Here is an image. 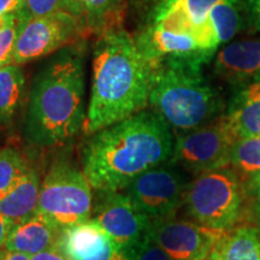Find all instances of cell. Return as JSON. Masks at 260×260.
I'll return each instance as SVG.
<instances>
[{"label":"cell","instance_id":"6da1fadb","mask_svg":"<svg viewBox=\"0 0 260 260\" xmlns=\"http://www.w3.org/2000/svg\"><path fill=\"white\" fill-rule=\"evenodd\" d=\"M174 146L170 125L142 110L92 134L83 148V172L94 189H125L145 171L170 160Z\"/></svg>","mask_w":260,"mask_h":260},{"label":"cell","instance_id":"7a4b0ae2","mask_svg":"<svg viewBox=\"0 0 260 260\" xmlns=\"http://www.w3.org/2000/svg\"><path fill=\"white\" fill-rule=\"evenodd\" d=\"M157 64L123 29H110L94 48L93 79L84 132L92 135L129 118L149 100Z\"/></svg>","mask_w":260,"mask_h":260},{"label":"cell","instance_id":"3957f363","mask_svg":"<svg viewBox=\"0 0 260 260\" xmlns=\"http://www.w3.org/2000/svg\"><path fill=\"white\" fill-rule=\"evenodd\" d=\"M84 65L77 52L67 50L37 74L29 95L23 136L39 148L59 147L83 129Z\"/></svg>","mask_w":260,"mask_h":260},{"label":"cell","instance_id":"277c9868","mask_svg":"<svg viewBox=\"0 0 260 260\" xmlns=\"http://www.w3.org/2000/svg\"><path fill=\"white\" fill-rule=\"evenodd\" d=\"M211 54L169 57L155 67L148 103L177 132L207 124L220 111L218 93L201 73V65Z\"/></svg>","mask_w":260,"mask_h":260},{"label":"cell","instance_id":"5b68a950","mask_svg":"<svg viewBox=\"0 0 260 260\" xmlns=\"http://www.w3.org/2000/svg\"><path fill=\"white\" fill-rule=\"evenodd\" d=\"M242 200V181L225 167L197 175L188 184L183 204L194 222L228 232L240 219Z\"/></svg>","mask_w":260,"mask_h":260},{"label":"cell","instance_id":"8992f818","mask_svg":"<svg viewBox=\"0 0 260 260\" xmlns=\"http://www.w3.org/2000/svg\"><path fill=\"white\" fill-rule=\"evenodd\" d=\"M92 205V186L84 172L68 161L54 162L41 182L38 212L64 230L89 219Z\"/></svg>","mask_w":260,"mask_h":260},{"label":"cell","instance_id":"52a82bcc","mask_svg":"<svg viewBox=\"0 0 260 260\" xmlns=\"http://www.w3.org/2000/svg\"><path fill=\"white\" fill-rule=\"evenodd\" d=\"M239 136L225 117L181 135L169 162L199 175L230 165V151Z\"/></svg>","mask_w":260,"mask_h":260},{"label":"cell","instance_id":"ba28073f","mask_svg":"<svg viewBox=\"0 0 260 260\" xmlns=\"http://www.w3.org/2000/svg\"><path fill=\"white\" fill-rule=\"evenodd\" d=\"M77 29V17L69 12L34 17L25 9L19 18L12 64L21 65L48 56L74 39Z\"/></svg>","mask_w":260,"mask_h":260},{"label":"cell","instance_id":"9c48e42d","mask_svg":"<svg viewBox=\"0 0 260 260\" xmlns=\"http://www.w3.org/2000/svg\"><path fill=\"white\" fill-rule=\"evenodd\" d=\"M189 182L176 165L145 171L125 188V194L152 219L168 218L184 203Z\"/></svg>","mask_w":260,"mask_h":260},{"label":"cell","instance_id":"30bf717a","mask_svg":"<svg viewBox=\"0 0 260 260\" xmlns=\"http://www.w3.org/2000/svg\"><path fill=\"white\" fill-rule=\"evenodd\" d=\"M94 219L116 246L132 252L148 236L153 219L145 214L121 190H98Z\"/></svg>","mask_w":260,"mask_h":260},{"label":"cell","instance_id":"8fae6325","mask_svg":"<svg viewBox=\"0 0 260 260\" xmlns=\"http://www.w3.org/2000/svg\"><path fill=\"white\" fill-rule=\"evenodd\" d=\"M224 233L168 217L154 219L148 235L174 260H199L212 251Z\"/></svg>","mask_w":260,"mask_h":260},{"label":"cell","instance_id":"7c38bea8","mask_svg":"<svg viewBox=\"0 0 260 260\" xmlns=\"http://www.w3.org/2000/svg\"><path fill=\"white\" fill-rule=\"evenodd\" d=\"M214 71L219 77L239 87L260 79V40L228 45L217 56Z\"/></svg>","mask_w":260,"mask_h":260},{"label":"cell","instance_id":"4fadbf2b","mask_svg":"<svg viewBox=\"0 0 260 260\" xmlns=\"http://www.w3.org/2000/svg\"><path fill=\"white\" fill-rule=\"evenodd\" d=\"M61 232L56 224L40 212L16 223L10 233L5 248L28 255L54 248L59 242Z\"/></svg>","mask_w":260,"mask_h":260},{"label":"cell","instance_id":"5bb4252c","mask_svg":"<svg viewBox=\"0 0 260 260\" xmlns=\"http://www.w3.org/2000/svg\"><path fill=\"white\" fill-rule=\"evenodd\" d=\"M95 219H87L61 232L58 248L70 260H87L99 254L110 241Z\"/></svg>","mask_w":260,"mask_h":260},{"label":"cell","instance_id":"9a60e30c","mask_svg":"<svg viewBox=\"0 0 260 260\" xmlns=\"http://www.w3.org/2000/svg\"><path fill=\"white\" fill-rule=\"evenodd\" d=\"M225 118L239 138L260 135V79L240 87Z\"/></svg>","mask_w":260,"mask_h":260},{"label":"cell","instance_id":"2e32d148","mask_svg":"<svg viewBox=\"0 0 260 260\" xmlns=\"http://www.w3.org/2000/svg\"><path fill=\"white\" fill-rule=\"evenodd\" d=\"M41 182L38 172L30 169L11 191L0 198V212L15 224L37 212Z\"/></svg>","mask_w":260,"mask_h":260},{"label":"cell","instance_id":"e0dca14e","mask_svg":"<svg viewBox=\"0 0 260 260\" xmlns=\"http://www.w3.org/2000/svg\"><path fill=\"white\" fill-rule=\"evenodd\" d=\"M218 260H260V234L255 228L228 230L213 247Z\"/></svg>","mask_w":260,"mask_h":260},{"label":"cell","instance_id":"ac0fdd59","mask_svg":"<svg viewBox=\"0 0 260 260\" xmlns=\"http://www.w3.org/2000/svg\"><path fill=\"white\" fill-rule=\"evenodd\" d=\"M230 168L249 186L260 175V135L239 138L230 151Z\"/></svg>","mask_w":260,"mask_h":260},{"label":"cell","instance_id":"d6986e66","mask_svg":"<svg viewBox=\"0 0 260 260\" xmlns=\"http://www.w3.org/2000/svg\"><path fill=\"white\" fill-rule=\"evenodd\" d=\"M24 92V74L16 64L0 68V123L12 119L21 105Z\"/></svg>","mask_w":260,"mask_h":260},{"label":"cell","instance_id":"ffe728a7","mask_svg":"<svg viewBox=\"0 0 260 260\" xmlns=\"http://www.w3.org/2000/svg\"><path fill=\"white\" fill-rule=\"evenodd\" d=\"M209 19L219 44L229 41L239 30L240 16L236 0H219L211 10Z\"/></svg>","mask_w":260,"mask_h":260},{"label":"cell","instance_id":"44dd1931","mask_svg":"<svg viewBox=\"0 0 260 260\" xmlns=\"http://www.w3.org/2000/svg\"><path fill=\"white\" fill-rule=\"evenodd\" d=\"M27 162L14 148L0 151V198L11 191L28 171Z\"/></svg>","mask_w":260,"mask_h":260},{"label":"cell","instance_id":"7402d4cb","mask_svg":"<svg viewBox=\"0 0 260 260\" xmlns=\"http://www.w3.org/2000/svg\"><path fill=\"white\" fill-rule=\"evenodd\" d=\"M121 0H69L70 14L77 18H86L90 23L102 21L116 8Z\"/></svg>","mask_w":260,"mask_h":260},{"label":"cell","instance_id":"603a6c76","mask_svg":"<svg viewBox=\"0 0 260 260\" xmlns=\"http://www.w3.org/2000/svg\"><path fill=\"white\" fill-rule=\"evenodd\" d=\"M21 14L22 11L19 14H12L10 16L9 21L0 30V68L12 64V56H14Z\"/></svg>","mask_w":260,"mask_h":260},{"label":"cell","instance_id":"cb8c5ba5","mask_svg":"<svg viewBox=\"0 0 260 260\" xmlns=\"http://www.w3.org/2000/svg\"><path fill=\"white\" fill-rule=\"evenodd\" d=\"M29 14L34 17H41L57 12H69V0H25Z\"/></svg>","mask_w":260,"mask_h":260},{"label":"cell","instance_id":"d4e9b609","mask_svg":"<svg viewBox=\"0 0 260 260\" xmlns=\"http://www.w3.org/2000/svg\"><path fill=\"white\" fill-rule=\"evenodd\" d=\"M128 260H174L161 247H159L153 240L146 237L141 245L130 252Z\"/></svg>","mask_w":260,"mask_h":260},{"label":"cell","instance_id":"484cf974","mask_svg":"<svg viewBox=\"0 0 260 260\" xmlns=\"http://www.w3.org/2000/svg\"><path fill=\"white\" fill-rule=\"evenodd\" d=\"M130 252L116 246L111 240L107 243L105 248L99 254L92 256L87 260H128Z\"/></svg>","mask_w":260,"mask_h":260},{"label":"cell","instance_id":"4316f807","mask_svg":"<svg viewBox=\"0 0 260 260\" xmlns=\"http://www.w3.org/2000/svg\"><path fill=\"white\" fill-rule=\"evenodd\" d=\"M25 9V0H0V16L19 14Z\"/></svg>","mask_w":260,"mask_h":260},{"label":"cell","instance_id":"83f0119b","mask_svg":"<svg viewBox=\"0 0 260 260\" xmlns=\"http://www.w3.org/2000/svg\"><path fill=\"white\" fill-rule=\"evenodd\" d=\"M15 223L8 217L4 216L0 212V249L5 248L6 242H8L9 235L11 233L12 228H14Z\"/></svg>","mask_w":260,"mask_h":260},{"label":"cell","instance_id":"f1b7e54d","mask_svg":"<svg viewBox=\"0 0 260 260\" xmlns=\"http://www.w3.org/2000/svg\"><path fill=\"white\" fill-rule=\"evenodd\" d=\"M31 260H70L58 247L31 255Z\"/></svg>","mask_w":260,"mask_h":260},{"label":"cell","instance_id":"f546056e","mask_svg":"<svg viewBox=\"0 0 260 260\" xmlns=\"http://www.w3.org/2000/svg\"><path fill=\"white\" fill-rule=\"evenodd\" d=\"M0 260H31V256L21 252L3 248L0 249Z\"/></svg>","mask_w":260,"mask_h":260},{"label":"cell","instance_id":"4dcf8cb0","mask_svg":"<svg viewBox=\"0 0 260 260\" xmlns=\"http://www.w3.org/2000/svg\"><path fill=\"white\" fill-rule=\"evenodd\" d=\"M251 188L254 190L255 195V211H256V217H258V224L260 228V175L252 182Z\"/></svg>","mask_w":260,"mask_h":260},{"label":"cell","instance_id":"1f68e13d","mask_svg":"<svg viewBox=\"0 0 260 260\" xmlns=\"http://www.w3.org/2000/svg\"><path fill=\"white\" fill-rule=\"evenodd\" d=\"M248 2L253 18H254L256 25L260 28V0H248Z\"/></svg>","mask_w":260,"mask_h":260},{"label":"cell","instance_id":"d6a6232c","mask_svg":"<svg viewBox=\"0 0 260 260\" xmlns=\"http://www.w3.org/2000/svg\"><path fill=\"white\" fill-rule=\"evenodd\" d=\"M12 15V14H11ZM11 15H5V16H0V30H2L3 29V27H4V25L6 24V22L9 21V18H10V16Z\"/></svg>","mask_w":260,"mask_h":260},{"label":"cell","instance_id":"836d02e7","mask_svg":"<svg viewBox=\"0 0 260 260\" xmlns=\"http://www.w3.org/2000/svg\"><path fill=\"white\" fill-rule=\"evenodd\" d=\"M199 260H218L216 258V255H214V253H213V248H212V251H211L209 254L207 255H205L204 258H201V259H199Z\"/></svg>","mask_w":260,"mask_h":260}]
</instances>
